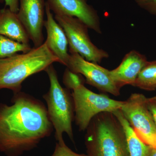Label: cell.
I'll list each match as a JSON object with an SVG mask.
<instances>
[{
	"label": "cell",
	"mask_w": 156,
	"mask_h": 156,
	"mask_svg": "<svg viewBox=\"0 0 156 156\" xmlns=\"http://www.w3.org/2000/svg\"><path fill=\"white\" fill-rule=\"evenodd\" d=\"M11 101V105L0 103V152L20 156L37 147L54 129L41 101L21 91Z\"/></svg>",
	"instance_id": "1"
},
{
	"label": "cell",
	"mask_w": 156,
	"mask_h": 156,
	"mask_svg": "<svg viewBox=\"0 0 156 156\" xmlns=\"http://www.w3.org/2000/svg\"><path fill=\"white\" fill-rule=\"evenodd\" d=\"M55 62H59V59L45 41L27 53L0 59V90L9 89L13 94L20 92L22 83L27 78L45 71Z\"/></svg>",
	"instance_id": "2"
},
{
	"label": "cell",
	"mask_w": 156,
	"mask_h": 156,
	"mask_svg": "<svg viewBox=\"0 0 156 156\" xmlns=\"http://www.w3.org/2000/svg\"><path fill=\"white\" fill-rule=\"evenodd\" d=\"M86 131L85 145L88 156H130L125 131L112 112L96 115Z\"/></svg>",
	"instance_id": "3"
},
{
	"label": "cell",
	"mask_w": 156,
	"mask_h": 156,
	"mask_svg": "<svg viewBox=\"0 0 156 156\" xmlns=\"http://www.w3.org/2000/svg\"><path fill=\"white\" fill-rule=\"evenodd\" d=\"M45 71L50 82L49 91L43 96L47 105L48 116L55 130L57 141L63 140L66 134L74 142L72 122L75 112L72 96L67 89L62 87L56 69L50 65Z\"/></svg>",
	"instance_id": "4"
},
{
	"label": "cell",
	"mask_w": 156,
	"mask_h": 156,
	"mask_svg": "<svg viewBox=\"0 0 156 156\" xmlns=\"http://www.w3.org/2000/svg\"><path fill=\"white\" fill-rule=\"evenodd\" d=\"M73 91L75 119L80 131L87 130L91 120L96 115L119 110L125 101L114 100L105 94H97L87 89L84 84L79 85Z\"/></svg>",
	"instance_id": "5"
},
{
	"label": "cell",
	"mask_w": 156,
	"mask_h": 156,
	"mask_svg": "<svg viewBox=\"0 0 156 156\" xmlns=\"http://www.w3.org/2000/svg\"><path fill=\"white\" fill-rule=\"evenodd\" d=\"M54 18L65 32L70 53H77L86 60L97 63L108 58L107 52L92 43L88 34L89 28L80 20L62 15H55Z\"/></svg>",
	"instance_id": "6"
},
{
	"label": "cell",
	"mask_w": 156,
	"mask_h": 156,
	"mask_svg": "<svg viewBox=\"0 0 156 156\" xmlns=\"http://www.w3.org/2000/svg\"><path fill=\"white\" fill-rule=\"evenodd\" d=\"M147 98L133 93L124 101L120 110L137 136L156 149V126L147 105Z\"/></svg>",
	"instance_id": "7"
},
{
	"label": "cell",
	"mask_w": 156,
	"mask_h": 156,
	"mask_svg": "<svg viewBox=\"0 0 156 156\" xmlns=\"http://www.w3.org/2000/svg\"><path fill=\"white\" fill-rule=\"evenodd\" d=\"M66 66L74 72L80 74L89 85L101 92L115 96L120 94V89L112 77L110 70L88 61L77 53H70Z\"/></svg>",
	"instance_id": "8"
},
{
	"label": "cell",
	"mask_w": 156,
	"mask_h": 156,
	"mask_svg": "<svg viewBox=\"0 0 156 156\" xmlns=\"http://www.w3.org/2000/svg\"><path fill=\"white\" fill-rule=\"evenodd\" d=\"M45 0H19L18 18L22 23L34 48L43 44L44 24Z\"/></svg>",
	"instance_id": "9"
},
{
	"label": "cell",
	"mask_w": 156,
	"mask_h": 156,
	"mask_svg": "<svg viewBox=\"0 0 156 156\" xmlns=\"http://www.w3.org/2000/svg\"><path fill=\"white\" fill-rule=\"evenodd\" d=\"M55 15L75 17L98 34L101 33L100 20L96 11L87 0H46Z\"/></svg>",
	"instance_id": "10"
},
{
	"label": "cell",
	"mask_w": 156,
	"mask_h": 156,
	"mask_svg": "<svg viewBox=\"0 0 156 156\" xmlns=\"http://www.w3.org/2000/svg\"><path fill=\"white\" fill-rule=\"evenodd\" d=\"M45 14L47 20L44 26L47 37L45 41L48 48L58 58L59 63L66 66L70 56L68 53V41L64 30L56 21L48 3L45 2Z\"/></svg>",
	"instance_id": "11"
},
{
	"label": "cell",
	"mask_w": 156,
	"mask_h": 156,
	"mask_svg": "<svg viewBox=\"0 0 156 156\" xmlns=\"http://www.w3.org/2000/svg\"><path fill=\"white\" fill-rule=\"evenodd\" d=\"M147 61L145 56L132 50L125 55L119 66L110 70L112 77L120 89L126 85L133 86Z\"/></svg>",
	"instance_id": "12"
},
{
	"label": "cell",
	"mask_w": 156,
	"mask_h": 156,
	"mask_svg": "<svg viewBox=\"0 0 156 156\" xmlns=\"http://www.w3.org/2000/svg\"><path fill=\"white\" fill-rule=\"evenodd\" d=\"M0 35L22 44H29V37L17 13L9 8L0 9Z\"/></svg>",
	"instance_id": "13"
},
{
	"label": "cell",
	"mask_w": 156,
	"mask_h": 156,
	"mask_svg": "<svg viewBox=\"0 0 156 156\" xmlns=\"http://www.w3.org/2000/svg\"><path fill=\"white\" fill-rule=\"evenodd\" d=\"M112 113L119 121L125 131L130 156H148L152 147L137 136L121 110Z\"/></svg>",
	"instance_id": "14"
},
{
	"label": "cell",
	"mask_w": 156,
	"mask_h": 156,
	"mask_svg": "<svg viewBox=\"0 0 156 156\" xmlns=\"http://www.w3.org/2000/svg\"><path fill=\"white\" fill-rule=\"evenodd\" d=\"M133 86L146 91L156 90V60L146 62Z\"/></svg>",
	"instance_id": "15"
},
{
	"label": "cell",
	"mask_w": 156,
	"mask_h": 156,
	"mask_svg": "<svg viewBox=\"0 0 156 156\" xmlns=\"http://www.w3.org/2000/svg\"><path fill=\"white\" fill-rule=\"evenodd\" d=\"M30 45L22 44L0 35V59L19 52L27 53L31 50Z\"/></svg>",
	"instance_id": "16"
},
{
	"label": "cell",
	"mask_w": 156,
	"mask_h": 156,
	"mask_svg": "<svg viewBox=\"0 0 156 156\" xmlns=\"http://www.w3.org/2000/svg\"><path fill=\"white\" fill-rule=\"evenodd\" d=\"M83 78L80 74L74 72L66 68L63 76V83L67 89H74L79 85L84 84Z\"/></svg>",
	"instance_id": "17"
},
{
	"label": "cell",
	"mask_w": 156,
	"mask_h": 156,
	"mask_svg": "<svg viewBox=\"0 0 156 156\" xmlns=\"http://www.w3.org/2000/svg\"><path fill=\"white\" fill-rule=\"evenodd\" d=\"M51 156H88L87 154H78L72 150L63 140L57 141L53 154Z\"/></svg>",
	"instance_id": "18"
},
{
	"label": "cell",
	"mask_w": 156,
	"mask_h": 156,
	"mask_svg": "<svg viewBox=\"0 0 156 156\" xmlns=\"http://www.w3.org/2000/svg\"><path fill=\"white\" fill-rule=\"evenodd\" d=\"M135 2L141 9L156 15V0H135Z\"/></svg>",
	"instance_id": "19"
},
{
	"label": "cell",
	"mask_w": 156,
	"mask_h": 156,
	"mask_svg": "<svg viewBox=\"0 0 156 156\" xmlns=\"http://www.w3.org/2000/svg\"><path fill=\"white\" fill-rule=\"evenodd\" d=\"M147 105L156 126V96L147 98Z\"/></svg>",
	"instance_id": "20"
},
{
	"label": "cell",
	"mask_w": 156,
	"mask_h": 156,
	"mask_svg": "<svg viewBox=\"0 0 156 156\" xmlns=\"http://www.w3.org/2000/svg\"><path fill=\"white\" fill-rule=\"evenodd\" d=\"M0 2H5V7H9L11 11L17 13L19 11V0H0Z\"/></svg>",
	"instance_id": "21"
},
{
	"label": "cell",
	"mask_w": 156,
	"mask_h": 156,
	"mask_svg": "<svg viewBox=\"0 0 156 156\" xmlns=\"http://www.w3.org/2000/svg\"><path fill=\"white\" fill-rule=\"evenodd\" d=\"M148 156H156V149L152 148L150 153Z\"/></svg>",
	"instance_id": "22"
}]
</instances>
